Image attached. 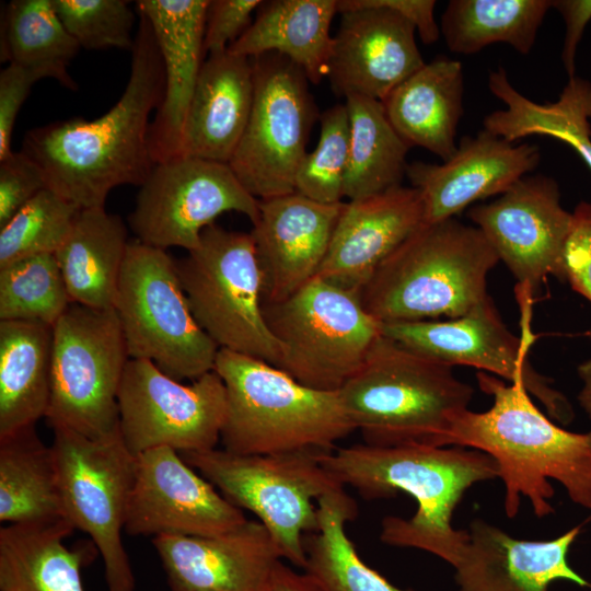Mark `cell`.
<instances>
[{
    "instance_id": "obj_1",
    "label": "cell",
    "mask_w": 591,
    "mask_h": 591,
    "mask_svg": "<svg viewBox=\"0 0 591 591\" xmlns=\"http://www.w3.org/2000/svg\"><path fill=\"white\" fill-rule=\"evenodd\" d=\"M137 14L130 76L116 104L92 120L30 129L23 139L22 151L40 166L47 188L81 209L104 207L117 186H140L155 165L150 116L163 99L164 66L150 23Z\"/></svg>"
},
{
    "instance_id": "obj_2",
    "label": "cell",
    "mask_w": 591,
    "mask_h": 591,
    "mask_svg": "<svg viewBox=\"0 0 591 591\" xmlns=\"http://www.w3.org/2000/svg\"><path fill=\"white\" fill-rule=\"evenodd\" d=\"M320 461L344 487L356 488L364 499L392 498L399 491L414 498L415 514L385 517L380 540L426 551L454 568L470 536L453 528V512L470 487L499 476L497 462L485 452L422 443L352 444L322 452Z\"/></svg>"
},
{
    "instance_id": "obj_3",
    "label": "cell",
    "mask_w": 591,
    "mask_h": 591,
    "mask_svg": "<svg viewBox=\"0 0 591 591\" xmlns=\"http://www.w3.org/2000/svg\"><path fill=\"white\" fill-rule=\"evenodd\" d=\"M483 392L493 405L482 413L468 408L455 414L437 447H470L489 454L498 464L505 485L503 507L508 518L517 517L521 496L534 514L554 512L555 490L549 479L563 485L572 502L591 509V445L587 433L560 428L532 402L520 383L479 371Z\"/></svg>"
},
{
    "instance_id": "obj_4",
    "label": "cell",
    "mask_w": 591,
    "mask_h": 591,
    "mask_svg": "<svg viewBox=\"0 0 591 591\" xmlns=\"http://www.w3.org/2000/svg\"><path fill=\"white\" fill-rule=\"evenodd\" d=\"M498 262L477 227L456 218L424 223L376 268L360 301L381 324L460 317L488 296Z\"/></svg>"
},
{
    "instance_id": "obj_5",
    "label": "cell",
    "mask_w": 591,
    "mask_h": 591,
    "mask_svg": "<svg viewBox=\"0 0 591 591\" xmlns=\"http://www.w3.org/2000/svg\"><path fill=\"white\" fill-rule=\"evenodd\" d=\"M452 368L382 333L338 393L367 444L437 447L474 395Z\"/></svg>"
},
{
    "instance_id": "obj_6",
    "label": "cell",
    "mask_w": 591,
    "mask_h": 591,
    "mask_svg": "<svg viewBox=\"0 0 591 591\" xmlns=\"http://www.w3.org/2000/svg\"><path fill=\"white\" fill-rule=\"evenodd\" d=\"M213 370L227 393L220 434L225 451L329 452L356 430L338 392L303 385L264 360L219 349Z\"/></svg>"
},
{
    "instance_id": "obj_7",
    "label": "cell",
    "mask_w": 591,
    "mask_h": 591,
    "mask_svg": "<svg viewBox=\"0 0 591 591\" xmlns=\"http://www.w3.org/2000/svg\"><path fill=\"white\" fill-rule=\"evenodd\" d=\"M322 452L235 454L215 448L179 454L232 505L252 511L270 532L282 557L304 569L303 537L318 529L314 500L344 489L322 465Z\"/></svg>"
},
{
    "instance_id": "obj_8",
    "label": "cell",
    "mask_w": 591,
    "mask_h": 591,
    "mask_svg": "<svg viewBox=\"0 0 591 591\" xmlns=\"http://www.w3.org/2000/svg\"><path fill=\"white\" fill-rule=\"evenodd\" d=\"M176 268L196 322L219 349L278 367L281 350L264 313L263 275L251 232L213 223Z\"/></svg>"
},
{
    "instance_id": "obj_9",
    "label": "cell",
    "mask_w": 591,
    "mask_h": 591,
    "mask_svg": "<svg viewBox=\"0 0 591 591\" xmlns=\"http://www.w3.org/2000/svg\"><path fill=\"white\" fill-rule=\"evenodd\" d=\"M114 310L129 358L152 361L178 381L213 370L219 347L196 322L165 250L129 241Z\"/></svg>"
},
{
    "instance_id": "obj_10",
    "label": "cell",
    "mask_w": 591,
    "mask_h": 591,
    "mask_svg": "<svg viewBox=\"0 0 591 591\" xmlns=\"http://www.w3.org/2000/svg\"><path fill=\"white\" fill-rule=\"evenodd\" d=\"M264 313L281 350L277 368L321 391L338 392L382 335L358 293L318 277Z\"/></svg>"
},
{
    "instance_id": "obj_11",
    "label": "cell",
    "mask_w": 591,
    "mask_h": 591,
    "mask_svg": "<svg viewBox=\"0 0 591 591\" xmlns=\"http://www.w3.org/2000/svg\"><path fill=\"white\" fill-rule=\"evenodd\" d=\"M114 309L71 303L53 326L51 427L100 438L119 428L118 391L129 360Z\"/></svg>"
},
{
    "instance_id": "obj_12",
    "label": "cell",
    "mask_w": 591,
    "mask_h": 591,
    "mask_svg": "<svg viewBox=\"0 0 591 591\" xmlns=\"http://www.w3.org/2000/svg\"><path fill=\"white\" fill-rule=\"evenodd\" d=\"M54 451L63 518L90 536L105 567L109 591H134L135 576L121 531L135 479L136 456L119 428L89 438L55 428Z\"/></svg>"
},
{
    "instance_id": "obj_13",
    "label": "cell",
    "mask_w": 591,
    "mask_h": 591,
    "mask_svg": "<svg viewBox=\"0 0 591 591\" xmlns=\"http://www.w3.org/2000/svg\"><path fill=\"white\" fill-rule=\"evenodd\" d=\"M251 59L253 105L229 165L245 189L262 200L294 192L318 115L311 82L297 65L276 53Z\"/></svg>"
},
{
    "instance_id": "obj_14",
    "label": "cell",
    "mask_w": 591,
    "mask_h": 591,
    "mask_svg": "<svg viewBox=\"0 0 591 591\" xmlns=\"http://www.w3.org/2000/svg\"><path fill=\"white\" fill-rule=\"evenodd\" d=\"M117 402L119 430L135 456L161 447L215 449L227 412L225 386L215 370L183 384L146 359L128 360Z\"/></svg>"
},
{
    "instance_id": "obj_15",
    "label": "cell",
    "mask_w": 591,
    "mask_h": 591,
    "mask_svg": "<svg viewBox=\"0 0 591 591\" xmlns=\"http://www.w3.org/2000/svg\"><path fill=\"white\" fill-rule=\"evenodd\" d=\"M139 187L129 227L138 241L165 251L194 250L224 212L242 213L252 223L258 215L259 200L227 163L174 157L157 163Z\"/></svg>"
},
{
    "instance_id": "obj_16",
    "label": "cell",
    "mask_w": 591,
    "mask_h": 591,
    "mask_svg": "<svg viewBox=\"0 0 591 591\" xmlns=\"http://www.w3.org/2000/svg\"><path fill=\"white\" fill-rule=\"evenodd\" d=\"M467 217L517 279L521 312L531 315L533 296L546 277L564 280L572 212L563 208L557 183L524 176L497 199L471 208Z\"/></svg>"
},
{
    "instance_id": "obj_17",
    "label": "cell",
    "mask_w": 591,
    "mask_h": 591,
    "mask_svg": "<svg viewBox=\"0 0 591 591\" xmlns=\"http://www.w3.org/2000/svg\"><path fill=\"white\" fill-rule=\"evenodd\" d=\"M382 333L451 367H474L510 383L520 382L553 419L563 425L573 419L567 397L526 358L533 343L532 332L522 329L521 337H515L506 327L489 296L460 317L382 324Z\"/></svg>"
},
{
    "instance_id": "obj_18",
    "label": "cell",
    "mask_w": 591,
    "mask_h": 591,
    "mask_svg": "<svg viewBox=\"0 0 591 591\" xmlns=\"http://www.w3.org/2000/svg\"><path fill=\"white\" fill-rule=\"evenodd\" d=\"M247 519L175 450L161 447L136 455L125 529L132 536H215Z\"/></svg>"
},
{
    "instance_id": "obj_19",
    "label": "cell",
    "mask_w": 591,
    "mask_h": 591,
    "mask_svg": "<svg viewBox=\"0 0 591 591\" xmlns=\"http://www.w3.org/2000/svg\"><path fill=\"white\" fill-rule=\"evenodd\" d=\"M337 13L326 78L338 96L383 102L425 65L416 28L401 13L366 0H337Z\"/></svg>"
},
{
    "instance_id": "obj_20",
    "label": "cell",
    "mask_w": 591,
    "mask_h": 591,
    "mask_svg": "<svg viewBox=\"0 0 591 591\" xmlns=\"http://www.w3.org/2000/svg\"><path fill=\"white\" fill-rule=\"evenodd\" d=\"M152 544L171 591H270L282 554L259 521L215 536L160 535Z\"/></svg>"
},
{
    "instance_id": "obj_21",
    "label": "cell",
    "mask_w": 591,
    "mask_h": 591,
    "mask_svg": "<svg viewBox=\"0 0 591 591\" xmlns=\"http://www.w3.org/2000/svg\"><path fill=\"white\" fill-rule=\"evenodd\" d=\"M344 204L318 202L297 192L259 200L251 234L263 275V305L286 300L317 276Z\"/></svg>"
},
{
    "instance_id": "obj_22",
    "label": "cell",
    "mask_w": 591,
    "mask_h": 591,
    "mask_svg": "<svg viewBox=\"0 0 591 591\" xmlns=\"http://www.w3.org/2000/svg\"><path fill=\"white\" fill-rule=\"evenodd\" d=\"M540 160L537 146L514 144L483 129L461 138L455 153L441 164H408L406 176L420 193L424 223H433L454 218L477 200L501 195Z\"/></svg>"
},
{
    "instance_id": "obj_23",
    "label": "cell",
    "mask_w": 591,
    "mask_h": 591,
    "mask_svg": "<svg viewBox=\"0 0 591 591\" xmlns=\"http://www.w3.org/2000/svg\"><path fill=\"white\" fill-rule=\"evenodd\" d=\"M422 224L421 196L413 186L348 200L316 277L359 294L384 259Z\"/></svg>"
},
{
    "instance_id": "obj_24",
    "label": "cell",
    "mask_w": 591,
    "mask_h": 591,
    "mask_svg": "<svg viewBox=\"0 0 591 591\" xmlns=\"http://www.w3.org/2000/svg\"><path fill=\"white\" fill-rule=\"evenodd\" d=\"M209 0H140L137 13L152 28L164 66L162 102L150 125L154 163L178 157L183 126L205 60Z\"/></svg>"
},
{
    "instance_id": "obj_25",
    "label": "cell",
    "mask_w": 591,
    "mask_h": 591,
    "mask_svg": "<svg viewBox=\"0 0 591 591\" xmlns=\"http://www.w3.org/2000/svg\"><path fill=\"white\" fill-rule=\"evenodd\" d=\"M580 530L581 524L553 540L531 541L514 538L483 519L473 520L464 555L454 568L459 591H549L556 580L591 588L568 563Z\"/></svg>"
},
{
    "instance_id": "obj_26",
    "label": "cell",
    "mask_w": 591,
    "mask_h": 591,
    "mask_svg": "<svg viewBox=\"0 0 591 591\" xmlns=\"http://www.w3.org/2000/svg\"><path fill=\"white\" fill-rule=\"evenodd\" d=\"M253 96L251 58L229 50L208 55L186 114L178 155L229 164L247 125Z\"/></svg>"
},
{
    "instance_id": "obj_27",
    "label": "cell",
    "mask_w": 591,
    "mask_h": 591,
    "mask_svg": "<svg viewBox=\"0 0 591 591\" xmlns=\"http://www.w3.org/2000/svg\"><path fill=\"white\" fill-rule=\"evenodd\" d=\"M463 69L438 56L401 83L383 102L386 116L405 143L448 161L455 153L463 114Z\"/></svg>"
},
{
    "instance_id": "obj_28",
    "label": "cell",
    "mask_w": 591,
    "mask_h": 591,
    "mask_svg": "<svg viewBox=\"0 0 591 591\" xmlns=\"http://www.w3.org/2000/svg\"><path fill=\"white\" fill-rule=\"evenodd\" d=\"M66 520L5 524L0 529V591H84L81 569L97 556L90 542L68 547Z\"/></svg>"
},
{
    "instance_id": "obj_29",
    "label": "cell",
    "mask_w": 591,
    "mask_h": 591,
    "mask_svg": "<svg viewBox=\"0 0 591 591\" xmlns=\"http://www.w3.org/2000/svg\"><path fill=\"white\" fill-rule=\"evenodd\" d=\"M336 13L337 0L263 1L250 27L228 50L248 58L279 54L318 84L327 74Z\"/></svg>"
},
{
    "instance_id": "obj_30",
    "label": "cell",
    "mask_w": 591,
    "mask_h": 591,
    "mask_svg": "<svg viewBox=\"0 0 591 591\" xmlns=\"http://www.w3.org/2000/svg\"><path fill=\"white\" fill-rule=\"evenodd\" d=\"M127 235L123 219L104 207L80 210L54 254L72 303L114 309Z\"/></svg>"
},
{
    "instance_id": "obj_31",
    "label": "cell",
    "mask_w": 591,
    "mask_h": 591,
    "mask_svg": "<svg viewBox=\"0 0 591 591\" xmlns=\"http://www.w3.org/2000/svg\"><path fill=\"white\" fill-rule=\"evenodd\" d=\"M490 92L505 108L484 119V129L514 142L528 136H546L573 148L591 169V84L573 77L557 101L536 103L520 93L498 68L488 77Z\"/></svg>"
},
{
    "instance_id": "obj_32",
    "label": "cell",
    "mask_w": 591,
    "mask_h": 591,
    "mask_svg": "<svg viewBox=\"0 0 591 591\" xmlns=\"http://www.w3.org/2000/svg\"><path fill=\"white\" fill-rule=\"evenodd\" d=\"M51 352V325L0 321V439L46 416Z\"/></svg>"
},
{
    "instance_id": "obj_33",
    "label": "cell",
    "mask_w": 591,
    "mask_h": 591,
    "mask_svg": "<svg viewBox=\"0 0 591 591\" xmlns=\"http://www.w3.org/2000/svg\"><path fill=\"white\" fill-rule=\"evenodd\" d=\"M63 518L51 445L35 426L0 439V521L48 522Z\"/></svg>"
},
{
    "instance_id": "obj_34",
    "label": "cell",
    "mask_w": 591,
    "mask_h": 591,
    "mask_svg": "<svg viewBox=\"0 0 591 591\" xmlns=\"http://www.w3.org/2000/svg\"><path fill=\"white\" fill-rule=\"evenodd\" d=\"M318 529L303 537L305 573L322 591H414L401 589L369 567L346 533V523L357 517L356 501L344 490L316 501Z\"/></svg>"
},
{
    "instance_id": "obj_35",
    "label": "cell",
    "mask_w": 591,
    "mask_h": 591,
    "mask_svg": "<svg viewBox=\"0 0 591 591\" xmlns=\"http://www.w3.org/2000/svg\"><path fill=\"white\" fill-rule=\"evenodd\" d=\"M350 124L344 197L361 199L402 185L410 149L391 125L382 102L346 97Z\"/></svg>"
},
{
    "instance_id": "obj_36",
    "label": "cell",
    "mask_w": 591,
    "mask_h": 591,
    "mask_svg": "<svg viewBox=\"0 0 591 591\" xmlns=\"http://www.w3.org/2000/svg\"><path fill=\"white\" fill-rule=\"evenodd\" d=\"M551 0H451L440 33L455 54L472 55L505 43L522 55L534 46Z\"/></svg>"
},
{
    "instance_id": "obj_37",
    "label": "cell",
    "mask_w": 591,
    "mask_h": 591,
    "mask_svg": "<svg viewBox=\"0 0 591 591\" xmlns=\"http://www.w3.org/2000/svg\"><path fill=\"white\" fill-rule=\"evenodd\" d=\"M1 31V61L77 90L68 67L81 47L66 30L53 0L11 1L5 7Z\"/></svg>"
},
{
    "instance_id": "obj_38",
    "label": "cell",
    "mask_w": 591,
    "mask_h": 591,
    "mask_svg": "<svg viewBox=\"0 0 591 591\" xmlns=\"http://www.w3.org/2000/svg\"><path fill=\"white\" fill-rule=\"evenodd\" d=\"M72 303L54 254H37L0 267V321L54 326Z\"/></svg>"
},
{
    "instance_id": "obj_39",
    "label": "cell",
    "mask_w": 591,
    "mask_h": 591,
    "mask_svg": "<svg viewBox=\"0 0 591 591\" xmlns=\"http://www.w3.org/2000/svg\"><path fill=\"white\" fill-rule=\"evenodd\" d=\"M81 208L45 188L0 228V267L37 254H55Z\"/></svg>"
},
{
    "instance_id": "obj_40",
    "label": "cell",
    "mask_w": 591,
    "mask_h": 591,
    "mask_svg": "<svg viewBox=\"0 0 591 591\" xmlns=\"http://www.w3.org/2000/svg\"><path fill=\"white\" fill-rule=\"evenodd\" d=\"M316 147L302 160L294 192L318 202L337 204L344 197L349 161L350 124L346 104H336L320 116Z\"/></svg>"
},
{
    "instance_id": "obj_41",
    "label": "cell",
    "mask_w": 591,
    "mask_h": 591,
    "mask_svg": "<svg viewBox=\"0 0 591 591\" xmlns=\"http://www.w3.org/2000/svg\"><path fill=\"white\" fill-rule=\"evenodd\" d=\"M69 34L81 48L132 50L135 13L125 0H53Z\"/></svg>"
},
{
    "instance_id": "obj_42",
    "label": "cell",
    "mask_w": 591,
    "mask_h": 591,
    "mask_svg": "<svg viewBox=\"0 0 591 591\" xmlns=\"http://www.w3.org/2000/svg\"><path fill=\"white\" fill-rule=\"evenodd\" d=\"M45 188L43 170L24 151L0 160V228Z\"/></svg>"
},
{
    "instance_id": "obj_43",
    "label": "cell",
    "mask_w": 591,
    "mask_h": 591,
    "mask_svg": "<svg viewBox=\"0 0 591 591\" xmlns=\"http://www.w3.org/2000/svg\"><path fill=\"white\" fill-rule=\"evenodd\" d=\"M260 0H209L204 46L208 55L229 49L250 27Z\"/></svg>"
},
{
    "instance_id": "obj_44",
    "label": "cell",
    "mask_w": 591,
    "mask_h": 591,
    "mask_svg": "<svg viewBox=\"0 0 591 591\" xmlns=\"http://www.w3.org/2000/svg\"><path fill=\"white\" fill-rule=\"evenodd\" d=\"M564 280L591 302V204L581 201L572 212V225L564 253Z\"/></svg>"
},
{
    "instance_id": "obj_45",
    "label": "cell",
    "mask_w": 591,
    "mask_h": 591,
    "mask_svg": "<svg viewBox=\"0 0 591 591\" xmlns=\"http://www.w3.org/2000/svg\"><path fill=\"white\" fill-rule=\"evenodd\" d=\"M38 80L42 78L36 72L12 63L0 73V160L13 152L11 140L16 116Z\"/></svg>"
},
{
    "instance_id": "obj_46",
    "label": "cell",
    "mask_w": 591,
    "mask_h": 591,
    "mask_svg": "<svg viewBox=\"0 0 591 591\" xmlns=\"http://www.w3.org/2000/svg\"><path fill=\"white\" fill-rule=\"evenodd\" d=\"M552 8H555L563 15L566 24V35L561 60L569 76L575 77V57L581 35L591 19V0H551Z\"/></svg>"
},
{
    "instance_id": "obj_47",
    "label": "cell",
    "mask_w": 591,
    "mask_h": 591,
    "mask_svg": "<svg viewBox=\"0 0 591 591\" xmlns=\"http://www.w3.org/2000/svg\"><path fill=\"white\" fill-rule=\"evenodd\" d=\"M369 4L392 9L410 21L420 39L432 44L439 39L440 27L434 19L433 0H366Z\"/></svg>"
},
{
    "instance_id": "obj_48",
    "label": "cell",
    "mask_w": 591,
    "mask_h": 591,
    "mask_svg": "<svg viewBox=\"0 0 591 591\" xmlns=\"http://www.w3.org/2000/svg\"><path fill=\"white\" fill-rule=\"evenodd\" d=\"M270 591H322V589L308 573H298L280 561L274 571Z\"/></svg>"
},
{
    "instance_id": "obj_49",
    "label": "cell",
    "mask_w": 591,
    "mask_h": 591,
    "mask_svg": "<svg viewBox=\"0 0 591 591\" xmlns=\"http://www.w3.org/2000/svg\"><path fill=\"white\" fill-rule=\"evenodd\" d=\"M586 335L591 338V329ZM578 375L582 380V389L578 395V401L581 408L591 419V359L582 362L577 368Z\"/></svg>"
},
{
    "instance_id": "obj_50",
    "label": "cell",
    "mask_w": 591,
    "mask_h": 591,
    "mask_svg": "<svg viewBox=\"0 0 591 591\" xmlns=\"http://www.w3.org/2000/svg\"><path fill=\"white\" fill-rule=\"evenodd\" d=\"M587 437H588L589 443L591 445V430L589 432H587Z\"/></svg>"
}]
</instances>
